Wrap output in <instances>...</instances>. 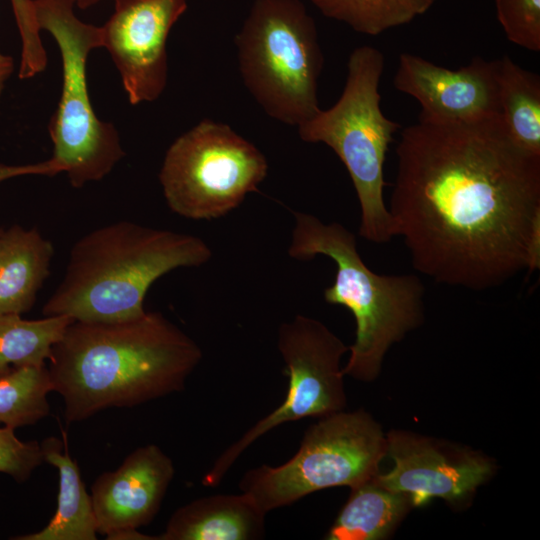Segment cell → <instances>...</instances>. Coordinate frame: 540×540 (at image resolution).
I'll use <instances>...</instances> for the list:
<instances>
[{
	"label": "cell",
	"instance_id": "obj_1",
	"mask_svg": "<svg viewBox=\"0 0 540 540\" xmlns=\"http://www.w3.org/2000/svg\"><path fill=\"white\" fill-rule=\"evenodd\" d=\"M387 205L416 271L472 291L540 267V156L500 114L402 130Z\"/></svg>",
	"mask_w": 540,
	"mask_h": 540
},
{
	"label": "cell",
	"instance_id": "obj_2",
	"mask_svg": "<svg viewBox=\"0 0 540 540\" xmlns=\"http://www.w3.org/2000/svg\"><path fill=\"white\" fill-rule=\"evenodd\" d=\"M199 345L160 312L115 323L73 321L49 358L67 422L131 408L184 389Z\"/></svg>",
	"mask_w": 540,
	"mask_h": 540
},
{
	"label": "cell",
	"instance_id": "obj_3",
	"mask_svg": "<svg viewBox=\"0 0 540 540\" xmlns=\"http://www.w3.org/2000/svg\"><path fill=\"white\" fill-rule=\"evenodd\" d=\"M212 251L200 237L119 221L95 229L72 247L62 281L43 306L44 316L115 323L142 316L151 285L181 267L207 263Z\"/></svg>",
	"mask_w": 540,
	"mask_h": 540
},
{
	"label": "cell",
	"instance_id": "obj_4",
	"mask_svg": "<svg viewBox=\"0 0 540 540\" xmlns=\"http://www.w3.org/2000/svg\"><path fill=\"white\" fill-rule=\"evenodd\" d=\"M294 227L288 255L311 260L318 255L336 265L335 279L324 299L347 308L356 322L354 343L342 368L344 376L368 382L380 373L390 347L424 320L425 288L415 274H378L357 250L354 233L338 222L293 212Z\"/></svg>",
	"mask_w": 540,
	"mask_h": 540
},
{
	"label": "cell",
	"instance_id": "obj_5",
	"mask_svg": "<svg viewBox=\"0 0 540 540\" xmlns=\"http://www.w3.org/2000/svg\"><path fill=\"white\" fill-rule=\"evenodd\" d=\"M384 55L372 46L355 48L347 63V78L337 102L321 108L299 125L300 139L329 146L346 167L360 206L359 235L373 243L394 236L384 202V164L398 122L388 119L380 107L379 84Z\"/></svg>",
	"mask_w": 540,
	"mask_h": 540
},
{
	"label": "cell",
	"instance_id": "obj_6",
	"mask_svg": "<svg viewBox=\"0 0 540 540\" xmlns=\"http://www.w3.org/2000/svg\"><path fill=\"white\" fill-rule=\"evenodd\" d=\"M244 86L271 118L299 126L320 109L324 57L300 0H255L234 39Z\"/></svg>",
	"mask_w": 540,
	"mask_h": 540
},
{
	"label": "cell",
	"instance_id": "obj_7",
	"mask_svg": "<svg viewBox=\"0 0 540 540\" xmlns=\"http://www.w3.org/2000/svg\"><path fill=\"white\" fill-rule=\"evenodd\" d=\"M75 0H33L39 30L55 40L62 63V86L48 125L50 159L74 188L106 177L125 156L115 125L94 111L87 83V61L102 48V29L80 20Z\"/></svg>",
	"mask_w": 540,
	"mask_h": 540
},
{
	"label": "cell",
	"instance_id": "obj_8",
	"mask_svg": "<svg viewBox=\"0 0 540 540\" xmlns=\"http://www.w3.org/2000/svg\"><path fill=\"white\" fill-rule=\"evenodd\" d=\"M386 453L387 437L375 419L363 409L343 410L309 426L285 463L245 472L239 487L267 514L316 491L372 479Z\"/></svg>",
	"mask_w": 540,
	"mask_h": 540
},
{
	"label": "cell",
	"instance_id": "obj_9",
	"mask_svg": "<svg viewBox=\"0 0 540 540\" xmlns=\"http://www.w3.org/2000/svg\"><path fill=\"white\" fill-rule=\"evenodd\" d=\"M265 155L229 125L203 119L167 149L159 181L168 207L192 220L223 217L256 191Z\"/></svg>",
	"mask_w": 540,
	"mask_h": 540
},
{
	"label": "cell",
	"instance_id": "obj_10",
	"mask_svg": "<svg viewBox=\"0 0 540 540\" xmlns=\"http://www.w3.org/2000/svg\"><path fill=\"white\" fill-rule=\"evenodd\" d=\"M277 346L288 377L284 401L217 457L202 478L205 486L219 485L241 454L272 429L344 410L347 400L341 359L349 346L324 323L304 315L280 325Z\"/></svg>",
	"mask_w": 540,
	"mask_h": 540
},
{
	"label": "cell",
	"instance_id": "obj_11",
	"mask_svg": "<svg viewBox=\"0 0 540 540\" xmlns=\"http://www.w3.org/2000/svg\"><path fill=\"white\" fill-rule=\"evenodd\" d=\"M188 0H118L102 29L128 102L157 100L168 80L167 40Z\"/></svg>",
	"mask_w": 540,
	"mask_h": 540
},
{
	"label": "cell",
	"instance_id": "obj_12",
	"mask_svg": "<svg viewBox=\"0 0 540 540\" xmlns=\"http://www.w3.org/2000/svg\"><path fill=\"white\" fill-rule=\"evenodd\" d=\"M387 453L394 465L375 479L382 486L408 495L412 505L434 498L457 503L471 496L493 472L487 457L411 432L390 431Z\"/></svg>",
	"mask_w": 540,
	"mask_h": 540
},
{
	"label": "cell",
	"instance_id": "obj_13",
	"mask_svg": "<svg viewBox=\"0 0 540 540\" xmlns=\"http://www.w3.org/2000/svg\"><path fill=\"white\" fill-rule=\"evenodd\" d=\"M175 475L172 459L155 444L136 448L91 486L97 532L109 540H156L138 531L158 514Z\"/></svg>",
	"mask_w": 540,
	"mask_h": 540
},
{
	"label": "cell",
	"instance_id": "obj_14",
	"mask_svg": "<svg viewBox=\"0 0 540 540\" xmlns=\"http://www.w3.org/2000/svg\"><path fill=\"white\" fill-rule=\"evenodd\" d=\"M393 83L398 91L419 102V119L471 121L500 114L496 59L476 57L451 70L402 53Z\"/></svg>",
	"mask_w": 540,
	"mask_h": 540
},
{
	"label": "cell",
	"instance_id": "obj_15",
	"mask_svg": "<svg viewBox=\"0 0 540 540\" xmlns=\"http://www.w3.org/2000/svg\"><path fill=\"white\" fill-rule=\"evenodd\" d=\"M265 516L247 494H215L179 507L157 540H256L264 538Z\"/></svg>",
	"mask_w": 540,
	"mask_h": 540
},
{
	"label": "cell",
	"instance_id": "obj_16",
	"mask_svg": "<svg viewBox=\"0 0 540 540\" xmlns=\"http://www.w3.org/2000/svg\"><path fill=\"white\" fill-rule=\"evenodd\" d=\"M52 243L36 228L13 225L0 233V315H22L33 307L49 276Z\"/></svg>",
	"mask_w": 540,
	"mask_h": 540
},
{
	"label": "cell",
	"instance_id": "obj_17",
	"mask_svg": "<svg viewBox=\"0 0 540 540\" xmlns=\"http://www.w3.org/2000/svg\"><path fill=\"white\" fill-rule=\"evenodd\" d=\"M44 461L58 470L57 508L41 530L11 537L12 540H95L97 522L90 494L81 477L80 468L72 459L67 436H50L40 443Z\"/></svg>",
	"mask_w": 540,
	"mask_h": 540
},
{
	"label": "cell",
	"instance_id": "obj_18",
	"mask_svg": "<svg viewBox=\"0 0 540 540\" xmlns=\"http://www.w3.org/2000/svg\"><path fill=\"white\" fill-rule=\"evenodd\" d=\"M413 507L408 495L392 491L375 477L351 493L325 535L327 540H381L391 535Z\"/></svg>",
	"mask_w": 540,
	"mask_h": 540
},
{
	"label": "cell",
	"instance_id": "obj_19",
	"mask_svg": "<svg viewBox=\"0 0 540 540\" xmlns=\"http://www.w3.org/2000/svg\"><path fill=\"white\" fill-rule=\"evenodd\" d=\"M500 116L512 140L540 156V77L509 56L496 59Z\"/></svg>",
	"mask_w": 540,
	"mask_h": 540
},
{
	"label": "cell",
	"instance_id": "obj_20",
	"mask_svg": "<svg viewBox=\"0 0 540 540\" xmlns=\"http://www.w3.org/2000/svg\"><path fill=\"white\" fill-rule=\"evenodd\" d=\"M73 321L62 315L36 320L0 315V377L14 368L46 365L52 347Z\"/></svg>",
	"mask_w": 540,
	"mask_h": 540
},
{
	"label": "cell",
	"instance_id": "obj_21",
	"mask_svg": "<svg viewBox=\"0 0 540 540\" xmlns=\"http://www.w3.org/2000/svg\"><path fill=\"white\" fill-rule=\"evenodd\" d=\"M327 18L377 36L426 13L437 0H311Z\"/></svg>",
	"mask_w": 540,
	"mask_h": 540
},
{
	"label": "cell",
	"instance_id": "obj_22",
	"mask_svg": "<svg viewBox=\"0 0 540 540\" xmlns=\"http://www.w3.org/2000/svg\"><path fill=\"white\" fill-rule=\"evenodd\" d=\"M53 391L46 365L24 366L0 377V425L17 429L34 425L50 412Z\"/></svg>",
	"mask_w": 540,
	"mask_h": 540
},
{
	"label": "cell",
	"instance_id": "obj_23",
	"mask_svg": "<svg viewBox=\"0 0 540 540\" xmlns=\"http://www.w3.org/2000/svg\"><path fill=\"white\" fill-rule=\"evenodd\" d=\"M497 19L507 39L532 52L540 51V0H494Z\"/></svg>",
	"mask_w": 540,
	"mask_h": 540
},
{
	"label": "cell",
	"instance_id": "obj_24",
	"mask_svg": "<svg viewBox=\"0 0 540 540\" xmlns=\"http://www.w3.org/2000/svg\"><path fill=\"white\" fill-rule=\"evenodd\" d=\"M43 462V451L38 441H22L16 436L15 429L0 427V473L22 483Z\"/></svg>",
	"mask_w": 540,
	"mask_h": 540
},
{
	"label": "cell",
	"instance_id": "obj_25",
	"mask_svg": "<svg viewBox=\"0 0 540 540\" xmlns=\"http://www.w3.org/2000/svg\"><path fill=\"white\" fill-rule=\"evenodd\" d=\"M61 173V168L50 158L46 161L33 164L7 165L0 163V182L20 176H55Z\"/></svg>",
	"mask_w": 540,
	"mask_h": 540
},
{
	"label": "cell",
	"instance_id": "obj_26",
	"mask_svg": "<svg viewBox=\"0 0 540 540\" xmlns=\"http://www.w3.org/2000/svg\"><path fill=\"white\" fill-rule=\"evenodd\" d=\"M14 70V60L12 57L0 52V98L5 85Z\"/></svg>",
	"mask_w": 540,
	"mask_h": 540
},
{
	"label": "cell",
	"instance_id": "obj_27",
	"mask_svg": "<svg viewBox=\"0 0 540 540\" xmlns=\"http://www.w3.org/2000/svg\"><path fill=\"white\" fill-rule=\"evenodd\" d=\"M104 0H75V6H77L80 9H87L99 2H102ZM113 2L118 0H112Z\"/></svg>",
	"mask_w": 540,
	"mask_h": 540
},
{
	"label": "cell",
	"instance_id": "obj_28",
	"mask_svg": "<svg viewBox=\"0 0 540 540\" xmlns=\"http://www.w3.org/2000/svg\"><path fill=\"white\" fill-rule=\"evenodd\" d=\"M13 7H21L25 5L29 0H11Z\"/></svg>",
	"mask_w": 540,
	"mask_h": 540
},
{
	"label": "cell",
	"instance_id": "obj_29",
	"mask_svg": "<svg viewBox=\"0 0 540 540\" xmlns=\"http://www.w3.org/2000/svg\"><path fill=\"white\" fill-rule=\"evenodd\" d=\"M2 229H0V233H1Z\"/></svg>",
	"mask_w": 540,
	"mask_h": 540
}]
</instances>
